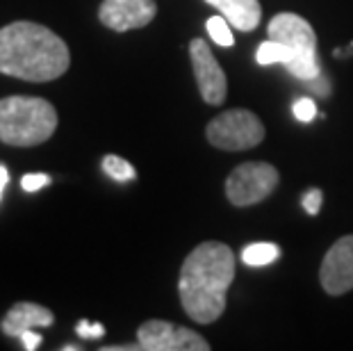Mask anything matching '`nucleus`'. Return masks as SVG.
Returning <instances> with one entry per match:
<instances>
[{
	"mask_svg": "<svg viewBox=\"0 0 353 351\" xmlns=\"http://www.w3.org/2000/svg\"><path fill=\"white\" fill-rule=\"evenodd\" d=\"M235 279V253L228 244L203 242L180 267L178 294L185 312L199 324L216 322L226 310V297Z\"/></svg>",
	"mask_w": 353,
	"mask_h": 351,
	"instance_id": "obj_1",
	"label": "nucleus"
},
{
	"mask_svg": "<svg viewBox=\"0 0 353 351\" xmlns=\"http://www.w3.org/2000/svg\"><path fill=\"white\" fill-rule=\"evenodd\" d=\"M71 64L69 46L46 26L14 21L0 28V73L28 82H50Z\"/></svg>",
	"mask_w": 353,
	"mask_h": 351,
	"instance_id": "obj_2",
	"label": "nucleus"
},
{
	"mask_svg": "<svg viewBox=\"0 0 353 351\" xmlns=\"http://www.w3.org/2000/svg\"><path fill=\"white\" fill-rule=\"evenodd\" d=\"M57 112L46 99L7 96L0 99V141L10 146H37L52 137Z\"/></svg>",
	"mask_w": 353,
	"mask_h": 351,
	"instance_id": "obj_3",
	"label": "nucleus"
},
{
	"mask_svg": "<svg viewBox=\"0 0 353 351\" xmlns=\"http://www.w3.org/2000/svg\"><path fill=\"white\" fill-rule=\"evenodd\" d=\"M269 39H276L285 43L292 50V62L288 64V71L299 80H312L317 78L319 59H317V34H314L312 26L307 23L303 17L292 12L276 14L267 26Z\"/></svg>",
	"mask_w": 353,
	"mask_h": 351,
	"instance_id": "obj_4",
	"label": "nucleus"
},
{
	"mask_svg": "<svg viewBox=\"0 0 353 351\" xmlns=\"http://www.w3.org/2000/svg\"><path fill=\"white\" fill-rule=\"evenodd\" d=\"M205 137L221 151H249L265 139V126L249 110H226L208 123Z\"/></svg>",
	"mask_w": 353,
	"mask_h": 351,
	"instance_id": "obj_5",
	"label": "nucleus"
},
{
	"mask_svg": "<svg viewBox=\"0 0 353 351\" xmlns=\"http://www.w3.org/2000/svg\"><path fill=\"white\" fill-rule=\"evenodd\" d=\"M278 169L269 162H246L232 169L226 181V197L232 205L246 208L272 197L278 188Z\"/></svg>",
	"mask_w": 353,
	"mask_h": 351,
	"instance_id": "obj_6",
	"label": "nucleus"
},
{
	"mask_svg": "<svg viewBox=\"0 0 353 351\" xmlns=\"http://www.w3.org/2000/svg\"><path fill=\"white\" fill-rule=\"evenodd\" d=\"M137 342L144 351H210L203 335L164 319H148L141 324L137 328Z\"/></svg>",
	"mask_w": 353,
	"mask_h": 351,
	"instance_id": "obj_7",
	"label": "nucleus"
},
{
	"mask_svg": "<svg viewBox=\"0 0 353 351\" xmlns=\"http://www.w3.org/2000/svg\"><path fill=\"white\" fill-rule=\"evenodd\" d=\"M190 59L203 101L208 106H221L228 96V80L205 39H194L190 43Z\"/></svg>",
	"mask_w": 353,
	"mask_h": 351,
	"instance_id": "obj_8",
	"label": "nucleus"
},
{
	"mask_svg": "<svg viewBox=\"0 0 353 351\" xmlns=\"http://www.w3.org/2000/svg\"><path fill=\"white\" fill-rule=\"evenodd\" d=\"M321 288L328 294H347L353 290V235L340 237L321 260Z\"/></svg>",
	"mask_w": 353,
	"mask_h": 351,
	"instance_id": "obj_9",
	"label": "nucleus"
},
{
	"mask_svg": "<svg viewBox=\"0 0 353 351\" xmlns=\"http://www.w3.org/2000/svg\"><path fill=\"white\" fill-rule=\"evenodd\" d=\"M155 0H103L99 7L101 23L114 32L144 28L155 19Z\"/></svg>",
	"mask_w": 353,
	"mask_h": 351,
	"instance_id": "obj_10",
	"label": "nucleus"
},
{
	"mask_svg": "<svg viewBox=\"0 0 353 351\" xmlns=\"http://www.w3.org/2000/svg\"><path fill=\"white\" fill-rule=\"evenodd\" d=\"M55 315L46 308V305L32 303V301H21L14 303L10 312L3 319V333L10 338H21V333L30 331V328H46L52 326Z\"/></svg>",
	"mask_w": 353,
	"mask_h": 351,
	"instance_id": "obj_11",
	"label": "nucleus"
},
{
	"mask_svg": "<svg viewBox=\"0 0 353 351\" xmlns=\"http://www.w3.org/2000/svg\"><path fill=\"white\" fill-rule=\"evenodd\" d=\"M239 32H253L260 26L262 10L258 0H205Z\"/></svg>",
	"mask_w": 353,
	"mask_h": 351,
	"instance_id": "obj_12",
	"label": "nucleus"
},
{
	"mask_svg": "<svg viewBox=\"0 0 353 351\" xmlns=\"http://www.w3.org/2000/svg\"><path fill=\"white\" fill-rule=\"evenodd\" d=\"M281 249L272 242H255L242 249V263L249 267H267L278 260Z\"/></svg>",
	"mask_w": 353,
	"mask_h": 351,
	"instance_id": "obj_13",
	"label": "nucleus"
},
{
	"mask_svg": "<svg viewBox=\"0 0 353 351\" xmlns=\"http://www.w3.org/2000/svg\"><path fill=\"white\" fill-rule=\"evenodd\" d=\"M292 50L285 46V43L276 41V39H267L262 41L258 46V53H255V59H258V64L262 66H272V64H283L288 66L292 62Z\"/></svg>",
	"mask_w": 353,
	"mask_h": 351,
	"instance_id": "obj_14",
	"label": "nucleus"
},
{
	"mask_svg": "<svg viewBox=\"0 0 353 351\" xmlns=\"http://www.w3.org/2000/svg\"><path fill=\"white\" fill-rule=\"evenodd\" d=\"M103 171L110 178L121 181V183L134 181V178H137V171H134L132 164L128 160H123V158H119V155H105V158H103Z\"/></svg>",
	"mask_w": 353,
	"mask_h": 351,
	"instance_id": "obj_15",
	"label": "nucleus"
},
{
	"mask_svg": "<svg viewBox=\"0 0 353 351\" xmlns=\"http://www.w3.org/2000/svg\"><path fill=\"white\" fill-rule=\"evenodd\" d=\"M230 28L232 26L226 21V17H210L205 23V30H208V34L212 37V41L219 43L223 48H230L232 43H235V37H232Z\"/></svg>",
	"mask_w": 353,
	"mask_h": 351,
	"instance_id": "obj_16",
	"label": "nucleus"
},
{
	"mask_svg": "<svg viewBox=\"0 0 353 351\" xmlns=\"http://www.w3.org/2000/svg\"><path fill=\"white\" fill-rule=\"evenodd\" d=\"M292 112H294V117L301 123H310L312 119L317 117V106H314L312 99H299L294 101V106H292Z\"/></svg>",
	"mask_w": 353,
	"mask_h": 351,
	"instance_id": "obj_17",
	"label": "nucleus"
},
{
	"mask_svg": "<svg viewBox=\"0 0 353 351\" xmlns=\"http://www.w3.org/2000/svg\"><path fill=\"white\" fill-rule=\"evenodd\" d=\"M48 185H50V176H46V174H26L21 178V188L30 194L39 192L41 188H48Z\"/></svg>",
	"mask_w": 353,
	"mask_h": 351,
	"instance_id": "obj_18",
	"label": "nucleus"
},
{
	"mask_svg": "<svg viewBox=\"0 0 353 351\" xmlns=\"http://www.w3.org/2000/svg\"><path fill=\"white\" fill-rule=\"evenodd\" d=\"M321 201H324V194H321V190H307L303 194V201H301V205H303V210L307 214H319L321 210Z\"/></svg>",
	"mask_w": 353,
	"mask_h": 351,
	"instance_id": "obj_19",
	"label": "nucleus"
},
{
	"mask_svg": "<svg viewBox=\"0 0 353 351\" xmlns=\"http://www.w3.org/2000/svg\"><path fill=\"white\" fill-rule=\"evenodd\" d=\"M76 331L80 338H85V340H94V338H103L105 335V326L99 324V322H87V319H80L78 326H76Z\"/></svg>",
	"mask_w": 353,
	"mask_h": 351,
	"instance_id": "obj_20",
	"label": "nucleus"
},
{
	"mask_svg": "<svg viewBox=\"0 0 353 351\" xmlns=\"http://www.w3.org/2000/svg\"><path fill=\"white\" fill-rule=\"evenodd\" d=\"M305 87L310 89V92H314L317 96H328V92H330V82H328V78L324 76V73H319L317 78H312V80H305Z\"/></svg>",
	"mask_w": 353,
	"mask_h": 351,
	"instance_id": "obj_21",
	"label": "nucleus"
},
{
	"mask_svg": "<svg viewBox=\"0 0 353 351\" xmlns=\"http://www.w3.org/2000/svg\"><path fill=\"white\" fill-rule=\"evenodd\" d=\"M19 340H21V345H23L26 351L39 349V347H41V342H43V338L34 331V328H30V331H23V333H21V338H19Z\"/></svg>",
	"mask_w": 353,
	"mask_h": 351,
	"instance_id": "obj_22",
	"label": "nucleus"
},
{
	"mask_svg": "<svg viewBox=\"0 0 353 351\" xmlns=\"http://www.w3.org/2000/svg\"><path fill=\"white\" fill-rule=\"evenodd\" d=\"M7 183H10V169L5 164H0V201H3V192L7 188Z\"/></svg>",
	"mask_w": 353,
	"mask_h": 351,
	"instance_id": "obj_23",
	"label": "nucleus"
},
{
	"mask_svg": "<svg viewBox=\"0 0 353 351\" xmlns=\"http://www.w3.org/2000/svg\"><path fill=\"white\" fill-rule=\"evenodd\" d=\"M335 55H337V57H347V55H353V41L349 43L347 48H337V50H335Z\"/></svg>",
	"mask_w": 353,
	"mask_h": 351,
	"instance_id": "obj_24",
	"label": "nucleus"
},
{
	"mask_svg": "<svg viewBox=\"0 0 353 351\" xmlns=\"http://www.w3.org/2000/svg\"><path fill=\"white\" fill-rule=\"evenodd\" d=\"M64 349H66V351H76V349H80V347H76V345H66Z\"/></svg>",
	"mask_w": 353,
	"mask_h": 351,
	"instance_id": "obj_25",
	"label": "nucleus"
}]
</instances>
